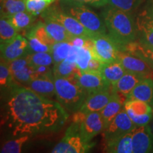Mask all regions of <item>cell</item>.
<instances>
[{
    "instance_id": "ab89813d",
    "label": "cell",
    "mask_w": 153,
    "mask_h": 153,
    "mask_svg": "<svg viewBox=\"0 0 153 153\" xmlns=\"http://www.w3.org/2000/svg\"><path fill=\"white\" fill-rule=\"evenodd\" d=\"M75 1L90 5L94 7H104L108 5V0H75Z\"/></svg>"
},
{
    "instance_id": "7bdbcfd3",
    "label": "cell",
    "mask_w": 153,
    "mask_h": 153,
    "mask_svg": "<svg viewBox=\"0 0 153 153\" xmlns=\"http://www.w3.org/2000/svg\"><path fill=\"white\" fill-rule=\"evenodd\" d=\"M150 124H149V125H150V128H151V130H152V133H153V118H152V120H151L150 121Z\"/></svg>"
},
{
    "instance_id": "f35d334b",
    "label": "cell",
    "mask_w": 153,
    "mask_h": 153,
    "mask_svg": "<svg viewBox=\"0 0 153 153\" xmlns=\"http://www.w3.org/2000/svg\"><path fill=\"white\" fill-rule=\"evenodd\" d=\"M103 66H104V63L101 62V60L92 57H91L90 62H89V67H88L87 71L101 72Z\"/></svg>"
},
{
    "instance_id": "2e32d148",
    "label": "cell",
    "mask_w": 153,
    "mask_h": 153,
    "mask_svg": "<svg viewBox=\"0 0 153 153\" xmlns=\"http://www.w3.org/2000/svg\"><path fill=\"white\" fill-rule=\"evenodd\" d=\"M113 87L110 89L97 91L88 94L79 111L85 113L100 112L111 99Z\"/></svg>"
},
{
    "instance_id": "5bb4252c",
    "label": "cell",
    "mask_w": 153,
    "mask_h": 153,
    "mask_svg": "<svg viewBox=\"0 0 153 153\" xmlns=\"http://www.w3.org/2000/svg\"><path fill=\"white\" fill-rule=\"evenodd\" d=\"M137 41L153 47V7L144 9L135 19Z\"/></svg>"
},
{
    "instance_id": "d4e9b609",
    "label": "cell",
    "mask_w": 153,
    "mask_h": 153,
    "mask_svg": "<svg viewBox=\"0 0 153 153\" xmlns=\"http://www.w3.org/2000/svg\"><path fill=\"white\" fill-rule=\"evenodd\" d=\"M122 51H127L141 57L148 63L153 70V47L148 46L136 41L126 45Z\"/></svg>"
},
{
    "instance_id": "52a82bcc",
    "label": "cell",
    "mask_w": 153,
    "mask_h": 153,
    "mask_svg": "<svg viewBox=\"0 0 153 153\" xmlns=\"http://www.w3.org/2000/svg\"><path fill=\"white\" fill-rule=\"evenodd\" d=\"M41 16L43 19H49L62 25L72 36L75 37H81L87 39V38H91L96 35L87 30L74 17L62 11L60 7L59 8L56 7H48L41 14Z\"/></svg>"
},
{
    "instance_id": "7c38bea8",
    "label": "cell",
    "mask_w": 153,
    "mask_h": 153,
    "mask_svg": "<svg viewBox=\"0 0 153 153\" xmlns=\"http://www.w3.org/2000/svg\"><path fill=\"white\" fill-rule=\"evenodd\" d=\"M74 79L88 94L110 89L113 87L105 79L101 72L82 71L79 70Z\"/></svg>"
},
{
    "instance_id": "30bf717a",
    "label": "cell",
    "mask_w": 153,
    "mask_h": 153,
    "mask_svg": "<svg viewBox=\"0 0 153 153\" xmlns=\"http://www.w3.org/2000/svg\"><path fill=\"white\" fill-rule=\"evenodd\" d=\"M124 108L135 126L150 124L153 118V107L145 101L137 99L127 100Z\"/></svg>"
},
{
    "instance_id": "60d3db41",
    "label": "cell",
    "mask_w": 153,
    "mask_h": 153,
    "mask_svg": "<svg viewBox=\"0 0 153 153\" xmlns=\"http://www.w3.org/2000/svg\"><path fill=\"white\" fill-rule=\"evenodd\" d=\"M78 51H79V48L72 45L71 49H70V53H69L68 57H67L66 60L70 61V62H75L76 57H77Z\"/></svg>"
},
{
    "instance_id": "836d02e7",
    "label": "cell",
    "mask_w": 153,
    "mask_h": 153,
    "mask_svg": "<svg viewBox=\"0 0 153 153\" xmlns=\"http://www.w3.org/2000/svg\"><path fill=\"white\" fill-rule=\"evenodd\" d=\"M72 46V44L68 42H60L55 43L52 46V54L54 64L58 63L65 60Z\"/></svg>"
},
{
    "instance_id": "7402d4cb",
    "label": "cell",
    "mask_w": 153,
    "mask_h": 153,
    "mask_svg": "<svg viewBox=\"0 0 153 153\" xmlns=\"http://www.w3.org/2000/svg\"><path fill=\"white\" fill-rule=\"evenodd\" d=\"M104 151L111 153H133L131 133L104 143Z\"/></svg>"
},
{
    "instance_id": "1f68e13d",
    "label": "cell",
    "mask_w": 153,
    "mask_h": 153,
    "mask_svg": "<svg viewBox=\"0 0 153 153\" xmlns=\"http://www.w3.org/2000/svg\"><path fill=\"white\" fill-rule=\"evenodd\" d=\"M28 32L37 38L41 43L45 44L48 46L52 47L55 43V42L53 41V38L48 33L44 22H38L35 26H32V27L28 29Z\"/></svg>"
},
{
    "instance_id": "8d00e7d4",
    "label": "cell",
    "mask_w": 153,
    "mask_h": 153,
    "mask_svg": "<svg viewBox=\"0 0 153 153\" xmlns=\"http://www.w3.org/2000/svg\"><path fill=\"white\" fill-rule=\"evenodd\" d=\"M91 57L92 56L89 49L85 46L79 48L77 57L75 62L77 68L82 71H87Z\"/></svg>"
},
{
    "instance_id": "277c9868",
    "label": "cell",
    "mask_w": 153,
    "mask_h": 153,
    "mask_svg": "<svg viewBox=\"0 0 153 153\" xmlns=\"http://www.w3.org/2000/svg\"><path fill=\"white\" fill-rule=\"evenodd\" d=\"M60 8L83 25L94 34H106L107 28L102 18L85 4L75 0H60Z\"/></svg>"
},
{
    "instance_id": "3957f363",
    "label": "cell",
    "mask_w": 153,
    "mask_h": 153,
    "mask_svg": "<svg viewBox=\"0 0 153 153\" xmlns=\"http://www.w3.org/2000/svg\"><path fill=\"white\" fill-rule=\"evenodd\" d=\"M56 100L68 113L74 114L80 109L88 93L74 78L54 76Z\"/></svg>"
},
{
    "instance_id": "ac0fdd59",
    "label": "cell",
    "mask_w": 153,
    "mask_h": 153,
    "mask_svg": "<svg viewBox=\"0 0 153 153\" xmlns=\"http://www.w3.org/2000/svg\"><path fill=\"white\" fill-rule=\"evenodd\" d=\"M127 101L126 97L120 94L113 89V93L111 99L106 106L101 111V115L104 120V128L111 123L115 116L124 108V104Z\"/></svg>"
},
{
    "instance_id": "603a6c76",
    "label": "cell",
    "mask_w": 153,
    "mask_h": 153,
    "mask_svg": "<svg viewBox=\"0 0 153 153\" xmlns=\"http://www.w3.org/2000/svg\"><path fill=\"white\" fill-rule=\"evenodd\" d=\"M44 24L48 33L55 43H60V42L70 43L74 37L62 25L59 23L49 19H44Z\"/></svg>"
},
{
    "instance_id": "ba28073f",
    "label": "cell",
    "mask_w": 153,
    "mask_h": 153,
    "mask_svg": "<svg viewBox=\"0 0 153 153\" xmlns=\"http://www.w3.org/2000/svg\"><path fill=\"white\" fill-rule=\"evenodd\" d=\"M91 39L94 42V48L89 50L91 56L104 64L118 60L119 49L108 33L96 34Z\"/></svg>"
},
{
    "instance_id": "f546056e",
    "label": "cell",
    "mask_w": 153,
    "mask_h": 153,
    "mask_svg": "<svg viewBox=\"0 0 153 153\" xmlns=\"http://www.w3.org/2000/svg\"><path fill=\"white\" fill-rule=\"evenodd\" d=\"M26 0H1V16L9 17L26 11Z\"/></svg>"
},
{
    "instance_id": "f1b7e54d",
    "label": "cell",
    "mask_w": 153,
    "mask_h": 153,
    "mask_svg": "<svg viewBox=\"0 0 153 153\" xmlns=\"http://www.w3.org/2000/svg\"><path fill=\"white\" fill-rule=\"evenodd\" d=\"M18 30L11 24L9 17L1 16L0 19V45L9 43L18 35Z\"/></svg>"
},
{
    "instance_id": "44dd1931",
    "label": "cell",
    "mask_w": 153,
    "mask_h": 153,
    "mask_svg": "<svg viewBox=\"0 0 153 153\" xmlns=\"http://www.w3.org/2000/svg\"><path fill=\"white\" fill-rule=\"evenodd\" d=\"M26 87H28L45 98L50 99H52L54 97L56 98L54 77L36 78L31 80Z\"/></svg>"
},
{
    "instance_id": "4316f807",
    "label": "cell",
    "mask_w": 153,
    "mask_h": 153,
    "mask_svg": "<svg viewBox=\"0 0 153 153\" xmlns=\"http://www.w3.org/2000/svg\"><path fill=\"white\" fill-rule=\"evenodd\" d=\"M0 85L1 94L4 91L9 93L13 88L19 85V84L14 81L11 73L9 63L3 60H1L0 63Z\"/></svg>"
},
{
    "instance_id": "7a4b0ae2",
    "label": "cell",
    "mask_w": 153,
    "mask_h": 153,
    "mask_svg": "<svg viewBox=\"0 0 153 153\" xmlns=\"http://www.w3.org/2000/svg\"><path fill=\"white\" fill-rule=\"evenodd\" d=\"M101 17L106 24L107 33L116 43L120 51L137 40L136 22L133 13L106 5L101 11Z\"/></svg>"
},
{
    "instance_id": "d590c367",
    "label": "cell",
    "mask_w": 153,
    "mask_h": 153,
    "mask_svg": "<svg viewBox=\"0 0 153 153\" xmlns=\"http://www.w3.org/2000/svg\"><path fill=\"white\" fill-rule=\"evenodd\" d=\"M26 11L34 16L42 14L51 4L45 0H26Z\"/></svg>"
},
{
    "instance_id": "ffe728a7",
    "label": "cell",
    "mask_w": 153,
    "mask_h": 153,
    "mask_svg": "<svg viewBox=\"0 0 153 153\" xmlns=\"http://www.w3.org/2000/svg\"><path fill=\"white\" fill-rule=\"evenodd\" d=\"M147 77L148 76L143 74L126 72L125 74L117 82V83L113 86V89L115 91L124 96L127 99L128 96L131 94L135 86Z\"/></svg>"
},
{
    "instance_id": "6da1fadb",
    "label": "cell",
    "mask_w": 153,
    "mask_h": 153,
    "mask_svg": "<svg viewBox=\"0 0 153 153\" xmlns=\"http://www.w3.org/2000/svg\"><path fill=\"white\" fill-rule=\"evenodd\" d=\"M68 116L56 100L19 85L8 94L1 126H6L14 137L38 135L59 131Z\"/></svg>"
},
{
    "instance_id": "5b68a950",
    "label": "cell",
    "mask_w": 153,
    "mask_h": 153,
    "mask_svg": "<svg viewBox=\"0 0 153 153\" xmlns=\"http://www.w3.org/2000/svg\"><path fill=\"white\" fill-rule=\"evenodd\" d=\"M94 146V143L86 140L79 133L77 125L72 122L67 130L65 136L55 145L51 152L85 153L89 152Z\"/></svg>"
},
{
    "instance_id": "f6af8a7d",
    "label": "cell",
    "mask_w": 153,
    "mask_h": 153,
    "mask_svg": "<svg viewBox=\"0 0 153 153\" xmlns=\"http://www.w3.org/2000/svg\"><path fill=\"white\" fill-rule=\"evenodd\" d=\"M152 78H153V76H152Z\"/></svg>"
},
{
    "instance_id": "74e56055",
    "label": "cell",
    "mask_w": 153,
    "mask_h": 153,
    "mask_svg": "<svg viewBox=\"0 0 153 153\" xmlns=\"http://www.w3.org/2000/svg\"><path fill=\"white\" fill-rule=\"evenodd\" d=\"M26 38H27L28 41L30 53H51V51H52V47L48 46V45L41 43L37 38H36L29 32H28L27 34H26Z\"/></svg>"
},
{
    "instance_id": "8fae6325",
    "label": "cell",
    "mask_w": 153,
    "mask_h": 153,
    "mask_svg": "<svg viewBox=\"0 0 153 153\" xmlns=\"http://www.w3.org/2000/svg\"><path fill=\"white\" fill-rule=\"evenodd\" d=\"M1 60L11 62L30 53L27 38L18 34L9 43L1 45Z\"/></svg>"
},
{
    "instance_id": "e0dca14e",
    "label": "cell",
    "mask_w": 153,
    "mask_h": 153,
    "mask_svg": "<svg viewBox=\"0 0 153 153\" xmlns=\"http://www.w3.org/2000/svg\"><path fill=\"white\" fill-rule=\"evenodd\" d=\"M9 67L14 81L19 85L26 87L33 79L34 69L29 65L26 56L9 62Z\"/></svg>"
},
{
    "instance_id": "9c48e42d",
    "label": "cell",
    "mask_w": 153,
    "mask_h": 153,
    "mask_svg": "<svg viewBox=\"0 0 153 153\" xmlns=\"http://www.w3.org/2000/svg\"><path fill=\"white\" fill-rule=\"evenodd\" d=\"M135 126L125 108H123L103 131L102 135L104 143L131 133Z\"/></svg>"
},
{
    "instance_id": "4dcf8cb0",
    "label": "cell",
    "mask_w": 153,
    "mask_h": 153,
    "mask_svg": "<svg viewBox=\"0 0 153 153\" xmlns=\"http://www.w3.org/2000/svg\"><path fill=\"white\" fill-rule=\"evenodd\" d=\"M26 57L29 65L33 68L38 66L51 67L54 65V61L51 53H30L26 55Z\"/></svg>"
},
{
    "instance_id": "83f0119b",
    "label": "cell",
    "mask_w": 153,
    "mask_h": 153,
    "mask_svg": "<svg viewBox=\"0 0 153 153\" xmlns=\"http://www.w3.org/2000/svg\"><path fill=\"white\" fill-rule=\"evenodd\" d=\"M9 18L16 30L18 31H22V30L30 29L32 27L36 16L26 11L17 13L9 16Z\"/></svg>"
},
{
    "instance_id": "9a60e30c",
    "label": "cell",
    "mask_w": 153,
    "mask_h": 153,
    "mask_svg": "<svg viewBox=\"0 0 153 153\" xmlns=\"http://www.w3.org/2000/svg\"><path fill=\"white\" fill-rule=\"evenodd\" d=\"M118 60L123 65L126 72L143 74L148 77L153 76V70L143 58L127 51H120Z\"/></svg>"
},
{
    "instance_id": "b9f144b4",
    "label": "cell",
    "mask_w": 153,
    "mask_h": 153,
    "mask_svg": "<svg viewBox=\"0 0 153 153\" xmlns=\"http://www.w3.org/2000/svg\"><path fill=\"white\" fill-rule=\"evenodd\" d=\"M70 44H72L74 46L80 48L83 47L85 45V38H81V37H74L71 40V41L70 42Z\"/></svg>"
},
{
    "instance_id": "d6a6232c",
    "label": "cell",
    "mask_w": 153,
    "mask_h": 153,
    "mask_svg": "<svg viewBox=\"0 0 153 153\" xmlns=\"http://www.w3.org/2000/svg\"><path fill=\"white\" fill-rule=\"evenodd\" d=\"M30 135H22L17 139L11 140L6 142L1 147V153H19L22 152V148L29 140Z\"/></svg>"
},
{
    "instance_id": "cb8c5ba5",
    "label": "cell",
    "mask_w": 153,
    "mask_h": 153,
    "mask_svg": "<svg viewBox=\"0 0 153 153\" xmlns=\"http://www.w3.org/2000/svg\"><path fill=\"white\" fill-rule=\"evenodd\" d=\"M126 72V69L120 61L105 63L101 73L111 85L114 86Z\"/></svg>"
},
{
    "instance_id": "4fadbf2b",
    "label": "cell",
    "mask_w": 153,
    "mask_h": 153,
    "mask_svg": "<svg viewBox=\"0 0 153 153\" xmlns=\"http://www.w3.org/2000/svg\"><path fill=\"white\" fill-rule=\"evenodd\" d=\"M131 133L133 153L153 152V133L149 124L135 126Z\"/></svg>"
},
{
    "instance_id": "8992f818",
    "label": "cell",
    "mask_w": 153,
    "mask_h": 153,
    "mask_svg": "<svg viewBox=\"0 0 153 153\" xmlns=\"http://www.w3.org/2000/svg\"><path fill=\"white\" fill-rule=\"evenodd\" d=\"M72 122L77 125L79 133L88 142H91V140L104 130L100 112L85 113L79 110L72 115Z\"/></svg>"
},
{
    "instance_id": "e575fe53",
    "label": "cell",
    "mask_w": 153,
    "mask_h": 153,
    "mask_svg": "<svg viewBox=\"0 0 153 153\" xmlns=\"http://www.w3.org/2000/svg\"><path fill=\"white\" fill-rule=\"evenodd\" d=\"M145 0H108V5L120 10L133 13Z\"/></svg>"
},
{
    "instance_id": "ee69618b",
    "label": "cell",
    "mask_w": 153,
    "mask_h": 153,
    "mask_svg": "<svg viewBox=\"0 0 153 153\" xmlns=\"http://www.w3.org/2000/svg\"><path fill=\"white\" fill-rule=\"evenodd\" d=\"M45 1H48L49 3H51V4H52V3H53L55 1V0H45Z\"/></svg>"
},
{
    "instance_id": "484cf974",
    "label": "cell",
    "mask_w": 153,
    "mask_h": 153,
    "mask_svg": "<svg viewBox=\"0 0 153 153\" xmlns=\"http://www.w3.org/2000/svg\"><path fill=\"white\" fill-rule=\"evenodd\" d=\"M79 70L75 62H70L66 59L54 64L53 67L54 76L68 79L74 78Z\"/></svg>"
},
{
    "instance_id": "d6986e66",
    "label": "cell",
    "mask_w": 153,
    "mask_h": 153,
    "mask_svg": "<svg viewBox=\"0 0 153 153\" xmlns=\"http://www.w3.org/2000/svg\"><path fill=\"white\" fill-rule=\"evenodd\" d=\"M133 99L145 101L153 107V78H145L135 86L127 97V100Z\"/></svg>"
}]
</instances>
